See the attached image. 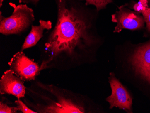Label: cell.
<instances>
[{"instance_id": "1", "label": "cell", "mask_w": 150, "mask_h": 113, "mask_svg": "<svg viewBox=\"0 0 150 113\" xmlns=\"http://www.w3.org/2000/svg\"><path fill=\"white\" fill-rule=\"evenodd\" d=\"M58 9L57 23L45 43L47 57L40 71L57 65L63 57L71 58L78 52L88 51L95 44L91 25L83 13L64 2Z\"/></svg>"}, {"instance_id": "2", "label": "cell", "mask_w": 150, "mask_h": 113, "mask_svg": "<svg viewBox=\"0 0 150 113\" xmlns=\"http://www.w3.org/2000/svg\"><path fill=\"white\" fill-rule=\"evenodd\" d=\"M128 61L135 77L150 90V40L134 45Z\"/></svg>"}, {"instance_id": "3", "label": "cell", "mask_w": 150, "mask_h": 113, "mask_svg": "<svg viewBox=\"0 0 150 113\" xmlns=\"http://www.w3.org/2000/svg\"><path fill=\"white\" fill-rule=\"evenodd\" d=\"M34 21L33 9L26 5H19L9 17H2L1 12L0 33L4 35L17 34L28 28Z\"/></svg>"}, {"instance_id": "4", "label": "cell", "mask_w": 150, "mask_h": 113, "mask_svg": "<svg viewBox=\"0 0 150 113\" xmlns=\"http://www.w3.org/2000/svg\"><path fill=\"white\" fill-rule=\"evenodd\" d=\"M126 6V4L120 6L118 11L112 16V21L117 23L114 33H120L124 29L138 30L144 28L145 22L142 15Z\"/></svg>"}, {"instance_id": "5", "label": "cell", "mask_w": 150, "mask_h": 113, "mask_svg": "<svg viewBox=\"0 0 150 113\" xmlns=\"http://www.w3.org/2000/svg\"><path fill=\"white\" fill-rule=\"evenodd\" d=\"M9 65L10 70L24 82L34 80L40 72L38 64L27 57L22 50L13 55Z\"/></svg>"}, {"instance_id": "6", "label": "cell", "mask_w": 150, "mask_h": 113, "mask_svg": "<svg viewBox=\"0 0 150 113\" xmlns=\"http://www.w3.org/2000/svg\"><path fill=\"white\" fill-rule=\"evenodd\" d=\"M109 82L112 89V94L106 100L110 104V109L118 108L127 113H133V98L113 73H110Z\"/></svg>"}, {"instance_id": "7", "label": "cell", "mask_w": 150, "mask_h": 113, "mask_svg": "<svg viewBox=\"0 0 150 113\" xmlns=\"http://www.w3.org/2000/svg\"><path fill=\"white\" fill-rule=\"evenodd\" d=\"M0 94L12 95L18 99L24 97L26 87L24 81L11 70H7L4 72L0 80Z\"/></svg>"}, {"instance_id": "8", "label": "cell", "mask_w": 150, "mask_h": 113, "mask_svg": "<svg viewBox=\"0 0 150 113\" xmlns=\"http://www.w3.org/2000/svg\"><path fill=\"white\" fill-rule=\"evenodd\" d=\"M51 28L52 23L49 21L40 20L39 25H32L31 31L26 37L23 45L22 51L36 45L40 40L42 38L44 31L45 29L49 30Z\"/></svg>"}, {"instance_id": "9", "label": "cell", "mask_w": 150, "mask_h": 113, "mask_svg": "<svg viewBox=\"0 0 150 113\" xmlns=\"http://www.w3.org/2000/svg\"><path fill=\"white\" fill-rule=\"evenodd\" d=\"M86 5H93L96 7L98 11L106 8L109 3H112L113 0H85Z\"/></svg>"}, {"instance_id": "10", "label": "cell", "mask_w": 150, "mask_h": 113, "mask_svg": "<svg viewBox=\"0 0 150 113\" xmlns=\"http://www.w3.org/2000/svg\"><path fill=\"white\" fill-rule=\"evenodd\" d=\"M18 111L16 106H10L4 101L0 102V113H16Z\"/></svg>"}, {"instance_id": "11", "label": "cell", "mask_w": 150, "mask_h": 113, "mask_svg": "<svg viewBox=\"0 0 150 113\" xmlns=\"http://www.w3.org/2000/svg\"><path fill=\"white\" fill-rule=\"evenodd\" d=\"M15 104H16L18 111H21L23 113H37L36 111H34L28 107L20 99L15 101Z\"/></svg>"}, {"instance_id": "12", "label": "cell", "mask_w": 150, "mask_h": 113, "mask_svg": "<svg viewBox=\"0 0 150 113\" xmlns=\"http://www.w3.org/2000/svg\"><path fill=\"white\" fill-rule=\"evenodd\" d=\"M141 14L144 19L146 30L147 33H150V7L146 8Z\"/></svg>"}, {"instance_id": "13", "label": "cell", "mask_w": 150, "mask_h": 113, "mask_svg": "<svg viewBox=\"0 0 150 113\" xmlns=\"http://www.w3.org/2000/svg\"><path fill=\"white\" fill-rule=\"evenodd\" d=\"M130 7H131V9H133V11L137 12L140 13V14H142V12L145 11L146 9L147 8L145 7L144 6H142L139 2H133L131 4V6H130Z\"/></svg>"}, {"instance_id": "14", "label": "cell", "mask_w": 150, "mask_h": 113, "mask_svg": "<svg viewBox=\"0 0 150 113\" xmlns=\"http://www.w3.org/2000/svg\"><path fill=\"white\" fill-rule=\"evenodd\" d=\"M139 2L146 8H148V2L147 0H139Z\"/></svg>"}, {"instance_id": "15", "label": "cell", "mask_w": 150, "mask_h": 113, "mask_svg": "<svg viewBox=\"0 0 150 113\" xmlns=\"http://www.w3.org/2000/svg\"><path fill=\"white\" fill-rule=\"evenodd\" d=\"M19 3L21 2H33L34 3L38 1L39 0H19Z\"/></svg>"}, {"instance_id": "16", "label": "cell", "mask_w": 150, "mask_h": 113, "mask_svg": "<svg viewBox=\"0 0 150 113\" xmlns=\"http://www.w3.org/2000/svg\"><path fill=\"white\" fill-rule=\"evenodd\" d=\"M0 1H0L1 2H0V6H1V7L2 5V2H3L4 0H0Z\"/></svg>"}, {"instance_id": "17", "label": "cell", "mask_w": 150, "mask_h": 113, "mask_svg": "<svg viewBox=\"0 0 150 113\" xmlns=\"http://www.w3.org/2000/svg\"><path fill=\"white\" fill-rule=\"evenodd\" d=\"M148 2V6H149V7H150V0H147Z\"/></svg>"}]
</instances>
